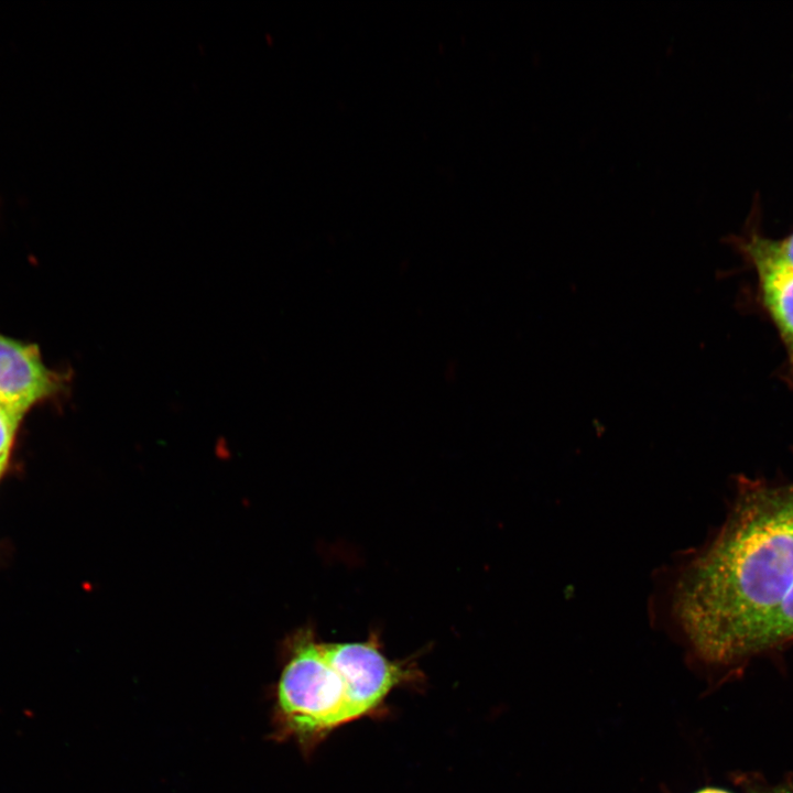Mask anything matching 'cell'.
Wrapping results in <instances>:
<instances>
[{"label":"cell","mask_w":793,"mask_h":793,"mask_svg":"<svg viewBox=\"0 0 793 793\" xmlns=\"http://www.w3.org/2000/svg\"><path fill=\"white\" fill-rule=\"evenodd\" d=\"M793 584V481L748 485L717 534L659 573L653 616L706 662L730 664Z\"/></svg>","instance_id":"cell-1"},{"label":"cell","mask_w":793,"mask_h":793,"mask_svg":"<svg viewBox=\"0 0 793 793\" xmlns=\"http://www.w3.org/2000/svg\"><path fill=\"white\" fill-rule=\"evenodd\" d=\"M284 652L274 692L273 737L292 738L309 750L327 732L349 723L346 685L312 629L293 633Z\"/></svg>","instance_id":"cell-2"},{"label":"cell","mask_w":793,"mask_h":793,"mask_svg":"<svg viewBox=\"0 0 793 793\" xmlns=\"http://www.w3.org/2000/svg\"><path fill=\"white\" fill-rule=\"evenodd\" d=\"M734 241L756 275L758 302L778 332L793 373V231L771 238L749 228Z\"/></svg>","instance_id":"cell-3"},{"label":"cell","mask_w":793,"mask_h":793,"mask_svg":"<svg viewBox=\"0 0 793 793\" xmlns=\"http://www.w3.org/2000/svg\"><path fill=\"white\" fill-rule=\"evenodd\" d=\"M323 650L345 682L349 723L374 711L395 687L417 680L414 664L389 660L374 634L363 642H323Z\"/></svg>","instance_id":"cell-4"},{"label":"cell","mask_w":793,"mask_h":793,"mask_svg":"<svg viewBox=\"0 0 793 793\" xmlns=\"http://www.w3.org/2000/svg\"><path fill=\"white\" fill-rule=\"evenodd\" d=\"M63 389V377L43 363L36 346L0 335L2 408L21 419L34 404Z\"/></svg>","instance_id":"cell-5"},{"label":"cell","mask_w":793,"mask_h":793,"mask_svg":"<svg viewBox=\"0 0 793 793\" xmlns=\"http://www.w3.org/2000/svg\"><path fill=\"white\" fill-rule=\"evenodd\" d=\"M793 640V584L752 634L747 656Z\"/></svg>","instance_id":"cell-6"},{"label":"cell","mask_w":793,"mask_h":793,"mask_svg":"<svg viewBox=\"0 0 793 793\" xmlns=\"http://www.w3.org/2000/svg\"><path fill=\"white\" fill-rule=\"evenodd\" d=\"M20 420L0 405V476L7 467Z\"/></svg>","instance_id":"cell-7"},{"label":"cell","mask_w":793,"mask_h":793,"mask_svg":"<svg viewBox=\"0 0 793 793\" xmlns=\"http://www.w3.org/2000/svg\"><path fill=\"white\" fill-rule=\"evenodd\" d=\"M761 793H792L789 786L780 785Z\"/></svg>","instance_id":"cell-8"},{"label":"cell","mask_w":793,"mask_h":793,"mask_svg":"<svg viewBox=\"0 0 793 793\" xmlns=\"http://www.w3.org/2000/svg\"><path fill=\"white\" fill-rule=\"evenodd\" d=\"M696 793H730V792L721 790V789H716V787H707V789H703Z\"/></svg>","instance_id":"cell-9"}]
</instances>
